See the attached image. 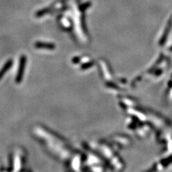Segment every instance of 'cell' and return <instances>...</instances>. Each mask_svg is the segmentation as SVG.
Segmentation results:
<instances>
[{"label": "cell", "instance_id": "cell-3", "mask_svg": "<svg viewBox=\"0 0 172 172\" xmlns=\"http://www.w3.org/2000/svg\"><path fill=\"white\" fill-rule=\"evenodd\" d=\"M34 47L38 49H52L55 48V45L51 43H42V42H37L34 43Z\"/></svg>", "mask_w": 172, "mask_h": 172}, {"label": "cell", "instance_id": "cell-1", "mask_svg": "<svg viewBox=\"0 0 172 172\" xmlns=\"http://www.w3.org/2000/svg\"><path fill=\"white\" fill-rule=\"evenodd\" d=\"M27 63V56L25 55H21L20 58V63L19 67H18V70L17 73V75L15 78L16 83H20L22 81V79L24 78V73L25 70V67H26Z\"/></svg>", "mask_w": 172, "mask_h": 172}, {"label": "cell", "instance_id": "cell-2", "mask_svg": "<svg viewBox=\"0 0 172 172\" xmlns=\"http://www.w3.org/2000/svg\"><path fill=\"white\" fill-rule=\"evenodd\" d=\"M12 66H13V60L11 59L8 60L7 61L4 63V65L2 66L1 70H0V80H2L4 75L7 73L9 70L10 69V67Z\"/></svg>", "mask_w": 172, "mask_h": 172}]
</instances>
